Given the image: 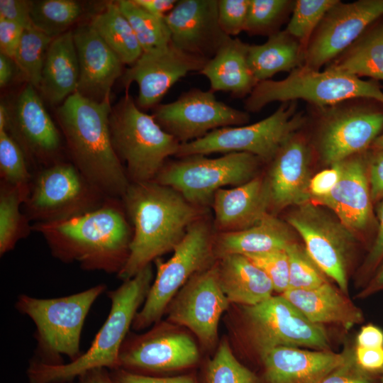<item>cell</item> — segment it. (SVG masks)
<instances>
[{"mask_svg": "<svg viewBox=\"0 0 383 383\" xmlns=\"http://www.w3.org/2000/svg\"><path fill=\"white\" fill-rule=\"evenodd\" d=\"M294 4L287 0H250L244 32L268 37L278 32Z\"/></svg>", "mask_w": 383, "mask_h": 383, "instance_id": "41", "label": "cell"}, {"mask_svg": "<svg viewBox=\"0 0 383 383\" xmlns=\"http://www.w3.org/2000/svg\"><path fill=\"white\" fill-rule=\"evenodd\" d=\"M9 57L0 54V86L6 85L12 77V66Z\"/></svg>", "mask_w": 383, "mask_h": 383, "instance_id": "58", "label": "cell"}, {"mask_svg": "<svg viewBox=\"0 0 383 383\" xmlns=\"http://www.w3.org/2000/svg\"><path fill=\"white\" fill-rule=\"evenodd\" d=\"M245 256L267 274L275 292L282 294L289 288V265L286 249Z\"/></svg>", "mask_w": 383, "mask_h": 383, "instance_id": "44", "label": "cell"}, {"mask_svg": "<svg viewBox=\"0 0 383 383\" xmlns=\"http://www.w3.org/2000/svg\"><path fill=\"white\" fill-rule=\"evenodd\" d=\"M82 13V6L76 1H31L30 17L33 26L52 39L70 30L69 28Z\"/></svg>", "mask_w": 383, "mask_h": 383, "instance_id": "36", "label": "cell"}, {"mask_svg": "<svg viewBox=\"0 0 383 383\" xmlns=\"http://www.w3.org/2000/svg\"><path fill=\"white\" fill-rule=\"evenodd\" d=\"M6 131L22 149L30 168L41 169L60 161L57 159L61 148L59 131L32 85L27 84L14 111L9 112Z\"/></svg>", "mask_w": 383, "mask_h": 383, "instance_id": "18", "label": "cell"}, {"mask_svg": "<svg viewBox=\"0 0 383 383\" xmlns=\"http://www.w3.org/2000/svg\"><path fill=\"white\" fill-rule=\"evenodd\" d=\"M370 147L374 150H383V133L376 138Z\"/></svg>", "mask_w": 383, "mask_h": 383, "instance_id": "59", "label": "cell"}, {"mask_svg": "<svg viewBox=\"0 0 383 383\" xmlns=\"http://www.w3.org/2000/svg\"><path fill=\"white\" fill-rule=\"evenodd\" d=\"M116 2L129 21L143 52L162 49L170 44V33L164 19L149 13L133 0Z\"/></svg>", "mask_w": 383, "mask_h": 383, "instance_id": "37", "label": "cell"}, {"mask_svg": "<svg viewBox=\"0 0 383 383\" xmlns=\"http://www.w3.org/2000/svg\"><path fill=\"white\" fill-rule=\"evenodd\" d=\"M104 284L66 296L40 299L20 294L16 309L28 316L35 326L36 359L40 362L57 365L63 356L70 362L79 357L81 334L84 321L96 299L106 290Z\"/></svg>", "mask_w": 383, "mask_h": 383, "instance_id": "5", "label": "cell"}, {"mask_svg": "<svg viewBox=\"0 0 383 383\" xmlns=\"http://www.w3.org/2000/svg\"><path fill=\"white\" fill-rule=\"evenodd\" d=\"M121 200L133 226L128 259L117 274L123 281L174 250L189 226L204 214L178 192L155 181L130 183Z\"/></svg>", "mask_w": 383, "mask_h": 383, "instance_id": "1", "label": "cell"}, {"mask_svg": "<svg viewBox=\"0 0 383 383\" xmlns=\"http://www.w3.org/2000/svg\"><path fill=\"white\" fill-rule=\"evenodd\" d=\"M77 379V383H114L111 377L109 370L103 367L90 370Z\"/></svg>", "mask_w": 383, "mask_h": 383, "instance_id": "56", "label": "cell"}, {"mask_svg": "<svg viewBox=\"0 0 383 383\" xmlns=\"http://www.w3.org/2000/svg\"><path fill=\"white\" fill-rule=\"evenodd\" d=\"M0 175L1 182L18 190L24 202L33 174L22 149L6 130L0 131Z\"/></svg>", "mask_w": 383, "mask_h": 383, "instance_id": "38", "label": "cell"}, {"mask_svg": "<svg viewBox=\"0 0 383 383\" xmlns=\"http://www.w3.org/2000/svg\"><path fill=\"white\" fill-rule=\"evenodd\" d=\"M152 116L180 144L221 128L243 126L250 119L247 111L218 101L211 90L197 88L182 93L172 102L157 105Z\"/></svg>", "mask_w": 383, "mask_h": 383, "instance_id": "14", "label": "cell"}, {"mask_svg": "<svg viewBox=\"0 0 383 383\" xmlns=\"http://www.w3.org/2000/svg\"><path fill=\"white\" fill-rule=\"evenodd\" d=\"M109 372L114 383H196L190 375L149 376L130 372L120 368Z\"/></svg>", "mask_w": 383, "mask_h": 383, "instance_id": "49", "label": "cell"}, {"mask_svg": "<svg viewBox=\"0 0 383 383\" xmlns=\"http://www.w3.org/2000/svg\"><path fill=\"white\" fill-rule=\"evenodd\" d=\"M72 31L79 66L76 92L97 102L110 99L111 87L122 74L123 63L90 23Z\"/></svg>", "mask_w": 383, "mask_h": 383, "instance_id": "24", "label": "cell"}, {"mask_svg": "<svg viewBox=\"0 0 383 383\" xmlns=\"http://www.w3.org/2000/svg\"><path fill=\"white\" fill-rule=\"evenodd\" d=\"M31 1L0 0V18L15 22L24 29L33 28L30 17Z\"/></svg>", "mask_w": 383, "mask_h": 383, "instance_id": "50", "label": "cell"}, {"mask_svg": "<svg viewBox=\"0 0 383 383\" xmlns=\"http://www.w3.org/2000/svg\"><path fill=\"white\" fill-rule=\"evenodd\" d=\"M217 265L221 289L231 303L260 304L272 296L273 284L267 274L246 256L229 255Z\"/></svg>", "mask_w": 383, "mask_h": 383, "instance_id": "31", "label": "cell"}, {"mask_svg": "<svg viewBox=\"0 0 383 383\" xmlns=\"http://www.w3.org/2000/svg\"><path fill=\"white\" fill-rule=\"evenodd\" d=\"M213 242L211 226L203 216L189 226L167 261H154L156 276L133 328L140 331L157 323L179 289L196 273L211 267L215 257Z\"/></svg>", "mask_w": 383, "mask_h": 383, "instance_id": "9", "label": "cell"}, {"mask_svg": "<svg viewBox=\"0 0 383 383\" xmlns=\"http://www.w3.org/2000/svg\"><path fill=\"white\" fill-rule=\"evenodd\" d=\"M326 69L383 80V23L363 33Z\"/></svg>", "mask_w": 383, "mask_h": 383, "instance_id": "33", "label": "cell"}, {"mask_svg": "<svg viewBox=\"0 0 383 383\" xmlns=\"http://www.w3.org/2000/svg\"><path fill=\"white\" fill-rule=\"evenodd\" d=\"M79 79L78 57L73 31L70 30L51 41L39 89L48 102L56 104L76 92Z\"/></svg>", "mask_w": 383, "mask_h": 383, "instance_id": "29", "label": "cell"}, {"mask_svg": "<svg viewBox=\"0 0 383 383\" xmlns=\"http://www.w3.org/2000/svg\"><path fill=\"white\" fill-rule=\"evenodd\" d=\"M343 362L320 383H381V378L370 375L357 364L355 349H346Z\"/></svg>", "mask_w": 383, "mask_h": 383, "instance_id": "46", "label": "cell"}, {"mask_svg": "<svg viewBox=\"0 0 383 383\" xmlns=\"http://www.w3.org/2000/svg\"><path fill=\"white\" fill-rule=\"evenodd\" d=\"M338 0H297L285 30L306 51L309 42L327 11Z\"/></svg>", "mask_w": 383, "mask_h": 383, "instance_id": "40", "label": "cell"}, {"mask_svg": "<svg viewBox=\"0 0 383 383\" xmlns=\"http://www.w3.org/2000/svg\"><path fill=\"white\" fill-rule=\"evenodd\" d=\"M121 199L108 197L97 209L53 223H33L52 256L77 262L82 269L118 274L128 255L133 233Z\"/></svg>", "mask_w": 383, "mask_h": 383, "instance_id": "2", "label": "cell"}, {"mask_svg": "<svg viewBox=\"0 0 383 383\" xmlns=\"http://www.w3.org/2000/svg\"><path fill=\"white\" fill-rule=\"evenodd\" d=\"M206 383H258V379L235 357L223 340L207 365Z\"/></svg>", "mask_w": 383, "mask_h": 383, "instance_id": "42", "label": "cell"}, {"mask_svg": "<svg viewBox=\"0 0 383 383\" xmlns=\"http://www.w3.org/2000/svg\"><path fill=\"white\" fill-rule=\"evenodd\" d=\"M356 346L364 348L383 347V331L373 324L364 326L357 335Z\"/></svg>", "mask_w": 383, "mask_h": 383, "instance_id": "54", "label": "cell"}, {"mask_svg": "<svg viewBox=\"0 0 383 383\" xmlns=\"http://www.w3.org/2000/svg\"><path fill=\"white\" fill-rule=\"evenodd\" d=\"M381 379V383H383V374L382 375V377H381V379Z\"/></svg>", "mask_w": 383, "mask_h": 383, "instance_id": "60", "label": "cell"}, {"mask_svg": "<svg viewBox=\"0 0 383 383\" xmlns=\"http://www.w3.org/2000/svg\"><path fill=\"white\" fill-rule=\"evenodd\" d=\"M52 39L35 27L24 29L13 59L28 84L40 87L46 53Z\"/></svg>", "mask_w": 383, "mask_h": 383, "instance_id": "39", "label": "cell"}, {"mask_svg": "<svg viewBox=\"0 0 383 383\" xmlns=\"http://www.w3.org/2000/svg\"><path fill=\"white\" fill-rule=\"evenodd\" d=\"M355 99H374L383 104V91L373 82L325 69L300 66L282 80L259 82L245 101V109L257 112L274 101H306L316 107L333 106Z\"/></svg>", "mask_w": 383, "mask_h": 383, "instance_id": "7", "label": "cell"}, {"mask_svg": "<svg viewBox=\"0 0 383 383\" xmlns=\"http://www.w3.org/2000/svg\"><path fill=\"white\" fill-rule=\"evenodd\" d=\"M305 50L285 30L270 35L261 45H249L248 60L257 82L269 80L280 72H292L302 66Z\"/></svg>", "mask_w": 383, "mask_h": 383, "instance_id": "32", "label": "cell"}, {"mask_svg": "<svg viewBox=\"0 0 383 383\" xmlns=\"http://www.w3.org/2000/svg\"><path fill=\"white\" fill-rule=\"evenodd\" d=\"M249 44L229 37L199 72L210 82L212 91H226L241 98L257 85L248 60Z\"/></svg>", "mask_w": 383, "mask_h": 383, "instance_id": "28", "label": "cell"}, {"mask_svg": "<svg viewBox=\"0 0 383 383\" xmlns=\"http://www.w3.org/2000/svg\"><path fill=\"white\" fill-rule=\"evenodd\" d=\"M358 366L367 374L381 378L383 374V347L355 348Z\"/></svg>", "mask_w": 383, "mask_h": 383, "instance_id": "52", "label": "cell"}, {"mask_svg": "<svg viewBox=\"0 0 383 383\" xmlns=\"http://www.w3.org/2000/svg\"><path fill=\"white\" fill-rule=\"evenodd\" d=\"M106 198L71 162L60 161L33 174L23 213L33 223L63 222L97 209Z\"/></svg>", "mask_w": 383, "mask_h": 383, "instance_id": "8", "label": "cell"}, {"mask_svg": "<svg viewBox=\"0 0 383 383\" xmlns=\"http://www.w3.org/2000/svg\"><path fill=\"white\" fill-rule=\"evenodd\" d=\"M109 130L113 148L130 183L153 181L180 145L127 94L111 109Z\"/></svg>", "mask_w": 383, "mask_h": 383, "instance_id": "6", "label": "cell"}, {"mask_svg": "<svg viewBox=\"0 0 383 383\" xmlns=\"http://www.w3.org/2000/svg\"><path fill=\"white\" fill-rule=\"evenodd\" d=\"M257 157L231 152L210 158L193 155L165 164L153 181L178 192L192 204L212 205L216 192L228 185L239 186L257 177Z\"/></svg>", "mask_w": 383, "mask_h": 383, "instance_id": "10", "label": "cell"}, {"mask_svg": "<svg viewBox=\"0 0 383 383\" xmlns=\"http://www.w3.org/2000/svg\"><path fill=\"white\" fill-rule=\"evenodd\" d=\"M157 328L145 335L124 340L118 368L149 376L192 367L199 359L194 341L187 335Z\"/></svg>", "mask_w": 383, "mask_h": 383, "instance_id": "19", "label": "cell"}, {"mask_svg": "<svg viewBox=\"0 0 383 383\" xmlns=\"http://www.w3.org/2000/svg\"><path fill=\"white\" fill-rule=\"evenodd\" d=\"M383 291V262L358 294L360 297H367L377 292Z\"/></svg>", "mask_w": 383, "mask_h": 383, "instance_id": "57", "label": "cell"}, {"mask_svg": "<svg viewBox=\"0 0 383 383\" xmlns=\"http://www.w3.org/2000/svg\"><path fill=\"white\" fill-rule=\"evenodd\" d=\"M110 99L101 102L77 92L57 109L71 162L106 197L122 199L130 182L111 140Z\"/></svg>", "mask_w": 383, "mask_h": 383, "instance_id": "3", "label": "cell"}, {"mask_svg": "<svg viewBox=\"0 0 383 383\" xmlns=\"http://www.w3.org/2000/svg\"><path fill=\"white\" fill-rule=\"evenodd\" d=\"M293 241L289 226L267 213L255 225L238 231L220 233L214 238V255H249L284 250Z\"/></svg>", "mask_w": 383, "mask_h": 383, "instance_id": "30", "label": "cell"}, {"mask_svg": "<svg viewBox=\"0 0 383 383\" xmlns=\"http://www.w3.org/2000/svg\"><path fill=\"white\" fill-rule=\"evenodd\" d=\"M329 166V168L318 172L311 178L309 192L311 199L327 195L338 182L341 172L340 162Z\"/></svg>", "mask_w": 383, "mask_h": 383, "instance_id": "51", "label": "cell"}, {"mask_svg": "<svg viewBox=\"0 0 383 383\" xmlns=\"http://www.w3.org/2000/svg\"><path fill=\"white\" fill-rule=\"evenodd\" d=\"M167 320L190 329L205 345H213L229 301L223 293L217 265L193 275L170 302Z\"/></svg>", "mask_w": 383, "mask_h": 383, "instance_id": "17", "label": "cell"}, {"mask_svg": "<svg viewBox=\"0 0 383 383\" xmlns=\"http://www.w3.org/2000/svg\"><path fill=\"white\" fill-rule=\"evenodd\" d=\"M383 16V0L338 1L313 33L304 66L319 70L348 49L374 21Z\"/></svg>", "mask_w": 383, "mask_h": 383, "instance_id": "16", "label": "cell"}, {"mask_svg": "<svg viewBox=\"0 0 383 383\" xmlns=\"http://www.w3.org/2000/svg\"><path fill=\"white\" fill-rule=\"evenodd\" d=\"M23 199L18 190L1 182L0 185V255L13 250L16 243L32 231V225L21 205Z\"/></svg>", "mask_w": 383, "mask_h": 383, "instance_id": "35", "label": "cell"}, {"mask_svg": "<svg viewBox=\"0 0 383 383\" xmlns=\"http://www.w3.org/2000/svg\"><path fill=\"white\" fill-rule=\"evenodd\" d=\"M151 265L108 292L111 309L89 348L77 360L51 365L33 360L27 370L30 383H70L95 368L118 369L121 350L153 281Z\"/></svg>", "mask_w": 383, "mask_h": 383, "instance_id": "4", "label": "cell"}, {"mask_svg": "<svg viewBox=\"0 0 383 383\" xmlns=\"http://www.w3.org/2000/svg\"><path fill=\"white\" fill-rule=\"evenodd\" d=\"M319 108L318 150L328 165L362 153L383 128V113L348 103Z\"/></svg>", "mask_w": 383, "mask_h": 383, "instance_id": "15", "label": "cell"}, {"mask_svg": "<svg viewBox=\"0 0 383 383\" xmlns=\"http://www.w3.org/2000/svg\"><path fill=\"white\" fill-rule=\"evenodd\" d=\"M310 160L309 147L296 133L284 142L271 160L265 177L270 208L279 211L311 202Z\"/></svg>", "mask_w": 383, "mask_h": 383, "instance_id": "23", "label": "cell"}, {"mask_svg": "<svg viewBox=\"0 0 383 383\" xmlns=\"http://www.w3.org/2000/svg\"><path fill=\"white\" fill-rule=\"evenodd\" d=\"M341 292L328 282L312 289H288L281 295L311 322L338 323L348 329L361 323L363 315Z\"/></svg>", "mask_w": 383, "mask_h": 383, "instance_id": "27", "label": "cell"}, {"mask_svg": "<svg viewBox=\"0 0 383 383\" xmlns=\"http://www.w3.org/2000/svg\"><path fill=\"white\" fill-rule=\"evenodd\" d=\"M286 251L289 265V289H308L328 282L327 276L311 259L305 247L292 242Z\"/></svg>", "mask_w": 383, "mask_h": 383, "instance_id": "43", "label": "cell"}, {"mask_svg": "<svg viewBox=\"0 0 383 383\" xmlns=\"http://www.w3.org/2000/svg\"><path fill=\"white\" fill-rule=\"evenodd\" d=\"M260 355L266 383H320L343 362L345 353L279 346Z\"/></svg>", "mask_w": 383, "mask_h": 383, "instance_id": "25", "label": "cell"}, {"mask_svg": "<svg viewBox=\"0 0 383 383\" xmlns=\"http://www.w3.org/2000/svg\"><path fill=\"white\" fill-rule=\"evenodd\" d=\"M340 176L327 195L311 202L331 210L354 234L369 231L374 223L367 167L362 153L340 161Z\"/></svg>", "mask_w": 383, "mask_h": 383, "instance_id": "22", "label": "cell"}, {"mask_svg": "<svg viewBox=\"0 0 383 383\" xmlns=\"http://www.w3.org/2000/svg\"><path fill=\"white\" fill-rule=\"evenodd\" d=\"M367 157V175L373 203L383 199V150H374Z\"/></svg>", "mask_w": 383, "mask_h": 383, "instance_id": "48", "label": "cell"}, {"mask_svg": "<svg viewBox=\"0 0 383 383\" xmlns=\"http://www.w3.org/2000/svg\"><path fill=\"white\" fill-rule=\"evenodd\" d=\"M287 222L301 237L305 248L321 271L348 292V265L355 234L338 218L311 202L297 206Z\"/></svg>", "mask_w": 383, "mask_h": 383, "instance_id": "13", "label": "cell"}, {"mask_svg": "<svg viewBox=\"0 0 383 383\" xmlns=\"http://www.w3.org/2000/svg\"><path fill=\"white\" fill-rule=\"evenodd\" d=\"M207 62L177 48L170 43L162 49L143 52L124 72L122 80L126 88L132 82L137 84L139 108H155L178 80L189 72H199Z\"/></svg>", "mask_w": 383, "mask_h": 383, "instance_id": "20", "label": "cell"}, {"mask_svg": "<svg viewBox=\"0 0 383 383\" xmlns=\"http://www.w3.org/2000/svg\"><path fill=\"white\" fill-rule=\"evenodd\" d=\"M377 217L376 235L361 267L362 276L369 279L383 262V199L379 202Z\"/></svg>", "mask_w": 383, "mask_h": 383, "instance_id": "47", "label": "cell"}, {"mask_svg": "<svg viewBox=\"0 0 383 383\" xmlns=\"http://www.w3.org/2000/svg\"><path fill=\"white\" fill-rule=\"evenodd\" d=\"M70 383H73V382H70Z\"/></svg>", "mask_w": 383, "mask_h": 383, "instance_id": "61", "label": "cell"}, {"mask_svg": "<svg viewBox=\"0 0 383 383\" xmlns=\"http://www.w3.org/2000/svg\"><path fill=\"white\" fill-rule=\"evenodd\" d=\"M90 23L123 64L132 65L143 54L135 33L116 2H111Z\"/></svg>", "mask_w": 383, "mask_h": 383, "instance_id": "34", "label": "cell"}, {"mask_svg": "<svg viewBox=\"0 0 383 383\" xmlns=\"http://www.w3.org/2000/svg\"><path fill=\"white\" fill-rule=\"evenodd\" d=\"M250 0H218V21L222 31L228 36L243 32Z\"/></svg>", "mask_w": 383, "mask_h": 383, "instance_id": "45", "label": "cell"}, {"mask_svg": "<svg viewBox=\"0 0 383 383\" xmlns=\"http://www.w3.org/2000/svg\"><path fill=\"white\" fill-rule=\"evenodd\" d=\"M164 21L174 46L207 60L229 38L219 26L218 0L177 1Z\"/></svg>", "mask_w": 383, "mask_h": 383, "instance_id": "21", "label": "cell"}, {"mask_svg": "<svg viewBox=\"0 0 383 383\" xmlns=\"http://www.w3.org/2000/svg\"><path fill=\"white\" fill-rule=\"evenodd\" d=\"M244 316L250 340L260 354L279 346L318 350L330 348L323 325L309 321L281 294L245 306Z\"/></svg>", "mask_w": 383, "mask_h": 383, "instance_id": "12", "label": "cell"}, {"mask_svg": "<svg viewBox=\"0 0 383 383\" xmlns=\"http://www.w3.org/2000/svg\"><path fill=\"white\" fill-rule=\"evenodd\" d=\"M24 28L19 24L0 18L1 53L13 59Z\"/></svg>", "mask_w": 383, "mask_h": 383, "instance_id": "53", "label": "cell"}, {"mask_svg": "<svg viewBox=\"0 0 383 383\" xmlns=\"http://www.w3.org/2000/svg\"><path fill=\"white\" fill-rule=\"evenodd\" d=\"M215 226L220 233L241 231L268 213L270 199L265 178L257 176L231 189H220L213 199Z\"/></svg>", "mask_w": 383, "mask_h": 383, "instance_id": "26", "label": "cell"}, {"mask_svg": "<svg viewBox=\"0 0 383 383\" xmlns=\"http://www.w3.org/2000/svg\"><path fill=\"white\" fill-rule=\"evenodd\" d=\"M139 6L152 16L164 19L174 7L177 0H133Z\"/></svg>", "mask_w": 383, "mask_h": 383, "instance_id": "55", "label": "cell"}, {"mask_svg": "<svg viewBox=\"0 0 383 383\" xmlns=\"http://www.w3.org/2000/svg\"><path fill=\"white\" fill-rule=\"evenodd\" d=\"M296 102L287 101L268 117L250 125L228 126L179 145L176 157L211 153L247 152L262 162H271L277 152L304 123Z\"/></svg>", "mask_w": 383, "mask_h": 383, "instance_id": "11", "label": "cell"}]
</instances>
